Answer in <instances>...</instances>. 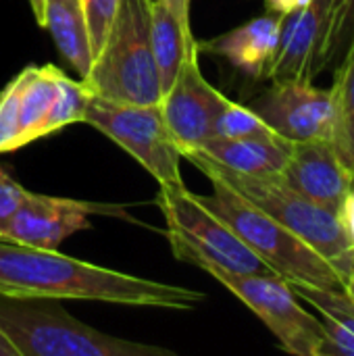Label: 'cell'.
Returning <instances> with one entry per match:
<instances>
[{
    "instance_id": "obj_1",
    "label": "cell",
    "mask_w": 354,
    "mask_h": 356,
    "mask_svg": "<svg viewBox=\"0 0 354 356\" xmlns=\"http://www.w3.org/2000/svg\"><path fill=\"white\" fill-rule=\"evenodd\" d=\"M0 294L54 300H98L123 307L192 311L204 294L96 263L61 254L56 248H35L0 240Z\"/></svg>"
},
{
    "instance_id": "obj_2",
    "label": "cell",
    "mask_w": 354,
    "mask_h": 356,
    "mask_svg": "<svg viewBox=\"0 0 354 356\" xmlns=\"http://www.w3.org/2000/svg\"><path fill=\"white\" fill-rule=\"evenodd\" d=\"M0 330L19 356H175L163 346L102 334L54 298L0 294Z\"/></svg>"
},
{
    "instance_id": "obj_3",
    "label": "cell",
    "mask_w": 354,
    "mask_h": 356,
    "mask_svg": "<svg viewBox=\"0 0 354 356\" xmlns=\"http://www.w3.org/2000/svg\"><path fill=\"white\" fill-rule=\"evenodd\" d=\"M192 165H196L209 179H219L236 190L240 196L250 200L255 207L271 215L305 244H309L319 257H323L342 277V282L354 271V244L342 229L338 215L325 207L313 202L300 192L292 190L277 175L275 177H257L240 175L225 171L213 165L202 152H186Z\"/></svg>"
},
{
    "instance_id": "obj_4",
    "label": "cell",
    "mask_w": 354,
    "mask_h": 356,
    "mask_svg": "<svg viewBox=\"0 0 354 356\" xmlns=\"http://www.w3.org/2000/svg\"><path fill=\"white\" fill-rule=\"evenodd\" d=\"M209 181L213 184V194L198 196L200 202L219 215L240 236V240L271 267L275 275L288 284H311L344 290V282L338 271L309 244L250 200L240 196L227 184L219 179Z\"/></svg>"
},
{
    "instance_id": "obj_5",
    "label": "cell",
    "mask_w": 354,
    "mask_h": 356,
    "mask_svg": "<svg viewBox=\"0 0 354 356\" xmlns=\"http://www.w3.org/2000/svg\"><path fill=\"white\" fill-rule=\"evenodd\" d=\"M83 86L90 96L115 102H161V79L150 42V0H121Z\"/></svg>"
},
{
    "instance_id": "obj_6",
    "label": "cell",
    "mask_w": 354,
    "mask_h": 356,
    "mask_svg": "<svg viewBox=\"0 0 354 356\" xmlns=\"http://www.w3.org/2000/svg\"><path fill=\"white\" fill-rule=\"evenodd\" d=\"M156 204L165 217L167 240L175 259L196 265L207 273L275 275L219 215L200 202L198 194L186 188V184L161 186Z\"/></svg>"
},
{
    "instance_id": "obj_7",
    "label": "cell",
    "mask_w": 354,
    "mask_h": 356,
    "mask_svg": "<svg viewBox=\"0 0 354 356\" xmlns=\"http://www.w3.org/2000/svg\"><path fill=\"white\" fill-rule=\"evenodd\" d=\"M83 123L136 159L159 186H184V152L169 131L159 104H129L90 96Z\"/></svg>"
},
{
    "instance_id": "obj_8",
    "label": "cell",
    "mask_w": 354,
    "mask_h": 356,
    "mask_svg": "<svg viewBox=\"0 0 354 356\" xmlns=\"http://www.w3.org/2000/svg\"><path fill=\"white\" fill-rule=\"evenodd\" d=\"M225 290L244 302L275 336L282 350L298 356H321L325 332L321 319L311 315L290 284L277 275H240L211 271Z\"/></svg>"
},
{
    "instance_id": "obj_9",
    "label": "cell",
    "mask_w": 354,
    "mask_h": 356,
    "mask_svg": "<svg viewBox=\"0 0 354 356\" xmlns=\"http://www.w3.org/2000/svg\"><path fill=\"white\" fill-rule=\"evenodd\" d=\"M227 96L221 94L200 71L198 40L182 63L171 88L161 96V113L182 152L200 150L215 138V123Z\"/></svg>"
},
{
    "instance_id": "obj_10",
    "label": "cell",
    "mask_w": 354,
    "mask_h": 356,
    "mask_svg": "<svg viewBox=\"0 0 354 356\" xmlns=\"http://www.w3.org/2000/svg\"><path fill=\"white\" fill-rule=\"evenodd\" d=\"M248 106L286 142L334 140L332 92L309 79H271Z\"/></svg>"
},
{
    "instance_id": "obj_11",
    "label": "cell",
    "mask_w": 354,
    "mask_h": 356,
    "mask_svg": "<svg viewBox=\"0 0 354 356\" xmlns=\"http://www.w3.org/2000/svg\"><path fill=\"white\" fill-rule=\"evenodd\" d=\"M92 215H123L115 204H98L73 198H56L27 192L10 221L6 223L0 240L35 246V248H58L63 240L75 232L90 229Z\"/></svg>"
},
{
    "instance_id": "obj_12",
    "label": "cell",
    "mask_w": 354,
    "mask_h": 356,
    "mask_svg": "<svg viewBox=\"0 0 354 356\" xmlns=\"http://www.w3.org/2000/svg\"><path fill=\"white\" fill-rule=\"evenodd\" d=\"M277 177L336 215L354 186V173L330 140L290 142L286 167Z\"/></svg>"
},
{
    "instance_id": "obj_13",
    "label": "cell",
    "mask_w": 354,
    "mask_h": 356,
    "mask_svg": "<svg viewBox=\"0 0 354 356\" xmlns=\"http://www.w3.org/2000/svg\"><path fill=\"white\" fill-rule=\"evenodd\" d=\"M336 0H307L284 17L277 52L267 71V79H309L317 77V60L323 50Z\"/></svg>"
},
{
    "instance_id": "obj_14",
    "label": "cell",
    "mask_w": 354,
    "mask_h": 356,
    "mask_svg": "<svg viewBox=\"0 0 354 356\" xmlns=\"http://www.w3.org/2000/svg\"><path fill=\"white\" fill-rule=\"evenodd\" d=\"M282 23L284 17L265 10V15L248 19L246 23L217 38L198 42V52L221 56L240 73L252 79H263L267 77V71L277 52Z\"/></svg>"
},
{
    "instance_id": "obj_15",
    "label": "cell",
    "mask_w": 354,
    "mask_h": 356,
    "mask_svg": "<svg viewBox=\"0 0 354 356\" xmlns=\"http://www.w3.org/2000/svg\"><path fill=\"white\" fill-rule=\"evenodd\" d=\"M198 152L213 165L257 177H275L284 171L290 142L282 138H211Z\"/></svg>"
},
{
    "instance_id": "obj_16",
    "label": "cell",
    "mask_w": 354,
    "mask_h": 356,
    "mask_svg": "<svg viewBox=\"0 0 354 356\" xmlns=\"http://www.w3.org/2000/svg\"><path fill=\"white\" fill-rule=\"evenodd\" d=\"M42 27L48 29L61 56L83 81L92 69V50L79 0H46Z\"/></svg>"
},
{
    "instance_id": "obj_17",
    "label": "cell",
    "mask_w": 354,
    "mask_h": 356,
    "mask_svg": "<svg viewBox=\"0 0 354 356\" xmlns=\"http://www.w3.org/2000/svg\"><path fill=\"white\" fill-rule=\"evenodd\" d=\"M63 71L54 65L25 67L19 77V131L21 146L40 140V129L48 117L61 83Z\"/></svg>"
},
{
    "instance_id": "obj_18",
    "label": "cell",
    "mask_w": 354,
    "mask_h": 356,
    "mask_svg": "<svg viewBox=\"0 0 354 356\" xmlns=\"http://www.w3.org/2000/svg\"><path fill=\"white\" fill-rule=\"evenodd\" d=\"M150 42L161 79V92L165 94L177 77L188 52L196 46V38L163 4L150 0Z\"/></svg>"
},
{
    "instance_id": "obj_19",
    "label": "cell",
    "mask_w": 354,
    "mask_h": 356,
    "mask_svg": "<svg viewBox=\"0 0 354 356\" xmlns=\"http://www.w3.org/2000/svg\"><path fill=\"white\" fill-rule=\"evenodd\" d=\"M334 102V146L354 173V42L336 67L330 88Z\"/></svg>"
},
{
    "instance_id": "obj_20",
    "label": "cell",
    "mask_w": 354,
    "mask_h": 356,
    "mask_svg": "<svg viewBox=\"0 0 354 356\" xmlns=\"http://www.w3.org/2000/svg\"><path fill=\"white\" fill-rule=\"evenodd\" d=\"M90 100V92L86 90L83 81L79 79H71L69 75H61V83H58V96L48 113V117L42 123L40 129V140L56 134L58 129L73 125V123H83V113Z\"/></svg>"
},
{
    "instance_id": "obj_21",
    "label": "cell",
    "mask_w": 354,
    "mask_h": 356,
    "mask_svg": "<svg viewBox=\"0 0 354 356\" xmlns=\"http://www.w3.org/2000/svg\"><path fill=\"white\" fill-rule=\"evenodd\" d=\"M354 42V0H336L330 21V31L317 60V75L338 67Z\"/></svg>"
},
{
    "instance_id": "obj_22",
    "label": "cell",
    "mask_w": 354,
    "mask_h": 356,
    "mask_svg": "<svg viewBox=\"0 0 354 356\" xmlns=\"http://www.w3.org/2000/svg\"><path fill=\"white\" fill-rule=\"evenodd\" d=\"M215 136L221 138H280L250 106L227 100L215 123ZM284 140V138H282Z\"/></svg>"
},
{
    "instance_id": "obj_23",
    "label": "cell",
    "mask_w": 354,
    "mask_h": 356,
    "mask_svg": "<svg viewBox=\"0 0 354 356\" xmlns=\"http://www.w3.org/2000/svg\"><path fill=\"white\" fill-rule=\"evenodd\" d=\"M121 0H79L86 29H88V40H90V50H92V60L100 52L111 25L117 17Z\"/></svg>"
},
{
    "instance_id": "obj_24",
    "label": "cell",
    "mask_w": 354,
    "mask_h": 356,
    "mask_svg": "<svg viewBox=\"0 0 354 356\" xmlns=\"http://www.w3.org/2000/svg\"><path fill=\"white\" fill-rule=\"evenodd\" d=\"M21 148L19 131V77L0 92V154Z\"/></svg>"
},
{
    "instance_id": "obj_25",
    "label": "cell",
    "mask_w": 354,
    "mask_h": 356,
    "mask_svg": "<svg viewBox=\"0 0 354 356\" xmlns=\"http://www.w3.org/2000/svg\"><path fill=\"white\" fill-rule=\"evenodd\" d=\"M319 319L325 332V340L321 344V356H354L353 330L323 315Z\"/></svg>"
},
{
    "instance_id": "obj_26",
    "label": "cell",
    "mask_w": 354,
    "mask_h": 356,
    "mask_svg": "<svg viewBox=\"0 0 354 356\" xmlns=\"http://www.w3.org/2000/svg\"><path fill=\"white\" fill-rule=\"evenodd\" d=\"M29 190H25L17 179H13L2 167H0V234L4 232L6 223L19 209V204L25 200Z\"/></svg>"
},
{
    "instance_id": "obj_27",
    "label": "cell",
    "mask_w": 354,
    "mask_h": 356,
    "mask_svg": "<svg viewBox=\"0 0 354 356\" xmlns=\"http://www.w3.org/2000/svg\"><path fill=\"white\" fill-rule=\"evenodd\" d=\"M338 221H340L342 229L346 232L348 240L354 244V186L348 190V194L344 196V200L338 209Z\"/></svg>"
},
{
    "instance_id": "obj_28",
    "label": "cell",
    "mask_w": 354,
    "mask_h": 356,
    "mask_svg": "<svg viewBox=\"0 0 354 356\" xmlns=\"http://www.w3.org/2000/svg\"><path fill=\"white\" fill-rule=\"evenodd\" d=\"M159 4H163L186 29L192 31V25H190V6H192V0H154Z\"/></svg>"
},
{
    "instance_id": "obj_29",
    "label": "cell",
    "mask_w": 354,
    "mask_h": 356,
    "mask_svg": "<svg viewBox=\"0 0 354 356\" xmlns=\"http://www.w3.org/2000/svg\"><path fill=\"white\" fill-rule=\"evenodd\" d=\"M305 2H307V0H265V8H267V13L286 17V15H290L292 10H296L298 6H303Z\"/></svg>"
},
{
    "instance_id": "obj_30",
    "label": "cell",
    "mask_w": 354,
    "mask_h": 356,
    "mask_svg": "<svg viewBox=\"0 0 354 356\" xmlns=\"http://www.w3.org/2000/svg\"><path fill=\"white\" fill-rule=\"evenodd\" d=\"M0 356H19L15 346L8 342V338L4 336V332L0 330Z\"/></svg>"
},
{
    "instance_id": "obj_31",
    "label": "cell",
    "mask_w": 354,
    "mask_h": 356,
    "mask_svg": "<svg viewBox=\"0 0 354 356\" xmlns=\"http://www.w3.org/2000/svg\"><path fill=\"white\" fill-rule=\"evenodd\" d=\"M44 2H46V0H29V4H31V13H33V17H35V23H38V25H42V21H44Z\"/></svg>"
},
{
    "instance_id": "obj_32",
    "label": "cell",
    "mask_w": 354,
    "mask_h": 356,
    "mask_svg": "<svg viewBox=\"0 0 354 356\" xmlns=\"http://www.w3.org/2000/svg\"><path fill=\"white\" fill-rule=\"evenodd\" d=\"M344 292L354 300V271L344 280Z\"/></svg>"
}]
</instances>
